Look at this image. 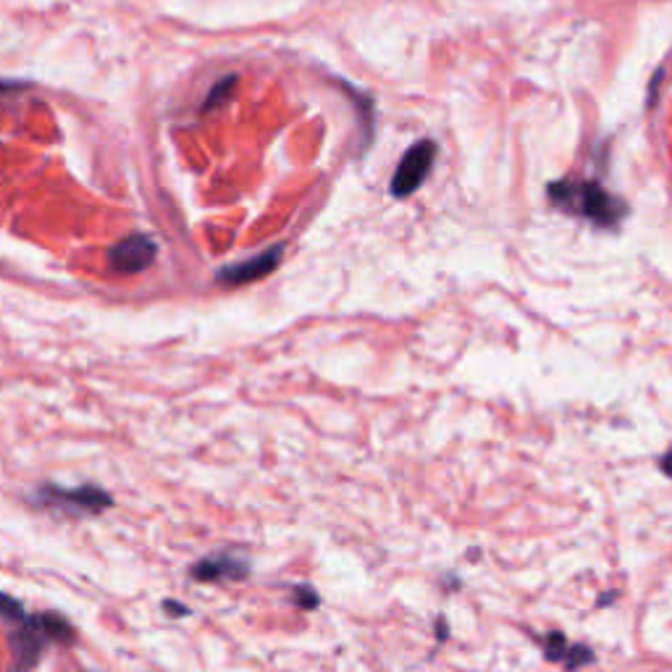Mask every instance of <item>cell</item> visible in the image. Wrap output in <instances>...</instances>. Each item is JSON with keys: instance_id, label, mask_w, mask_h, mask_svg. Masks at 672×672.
I'll return each instance as SVG.
<instances>
[{"instance_id": "cell-1", "label": "cell", "mask_w": 672, "mask_h": 672, "mask_svg": "<svg viewBox=\"0 0 672 672\" xmlns=\"http://www.w3.org/2000/svg\"><path fill=\"white\" fill-rule=\"evenodd\" d=\"M546 195H550L552 206H557L570 216H579L583 221L599 226V229H617L627 216L625 200H620L599 181H552L546 187Z\"/></svg>"}, {"instance_id": "cell-2", "label": "cell", "mask_w": 672, "mask_h": 672, "mask_svg": "<svg viewBox=\"0 0 672 672\" xmlns=\"http://www.w3.org/2000/svg\"><path fill=\"white\" fill-rule=\"evenodd\" d=\"M48 644H53V639H50L42 615L24 617V623H19L17 631L9 633V652H11L13 672L34 670V664L40 662V654L46 652Z\"/></svg>"}, {"instance_id": "cell-3", "label": "cell", "mask_w": 672, "mask_h": 672, "mask_svg": "<svg viewBox=\"0 0 672 672\" xmlns=\"http://www.w3.org/2000/svg\"><path fill=\"white\" fill-rule=\"evenodd\" d=\"M436 160V145L434 140H421L415 142L411 150L405 152L399 160L397 171L389 181V189L394 197H411L421 189L423 181L428 179L431 166Z\"/></svg>"}, {"instance_id": "cell-4", "label": "cell", "mask_w": 672, "mask_h": 672, "mask_svg": "<svg viewBox=\"0 0 672 672\" xmlns=\"http://www.w3.org/2000/svg\"><path fill=\"white\" fill-rule=\"evenodd\" d=\"M38 500L50 507H66L77 515H100L113 504V496L103 492L98 486H77V488H63V486H40Z\"/></svg>"}, {"instance_id": "cell-5", "label": "cell", "mask_w": 672, "mask_h": 672, "mask_svg": "<svg viewBox=\"0 0 672 672\" xmlns=\"http://www.w3.org/2000/svg\"><path fill=\"white\" fill-rule=\"evenodd\" d=\"M284 258V245H274L268 250H263L255 258L231 263V266H224L216 271V284L221 287H243V284H253L266 279L268 274H274L279 268V263Z\"/></svg>"}, {"instance_id": "cell-6", "label": "cell", "mask_w": 672, "mask_h": 672, "mask_svg": "<svg viewBox=\"0 0 672 672\" xmlns=\"http://www.w3.org/2000/svg\"><path fill=\"white\" fill-rule=\"evenodd\" d=\"M158 255V243L150 234H129L121 243H116L108 250V266L116 274H140L152 266Z\"/></svg>"}, {"instance_id": "cell-7", "label": "cell", "mask_w": 672, "mask_h": 672, "mask_svg": "<svg viewBox=\"0 0 672 672\" xmlns=\"http://www.w3.org/2000/svg\"><path fill=\"white\" fill-rule=\"evenodd\" d=\"M250 573V565L237 554H208L189 567V575L197 583H218V581H243Z\"/></svg>"}, {"instance_id": "cell-8", "label": "cell", "mask_w": 672, "mask_h": 672, "mask_svg": "<svg viewBox=\"0 0 672 672\" xmlns=\"http://www.w3.org/2000/svg\"><path fill=\"white\" fill-rule=\"evenodd\" d=\"M538 644H542V652H544V656L550 662H560V664H565V660H567V654H570V641L565 639V635L562 633H546V635H542V639H538Z\"/></svg>"}, {"instance_id": "cell-9", "label": "cell", "mask_w": 672, "mask_h": 672, "mask_svg": "<svg viewBox=\"0 0 672 672\" xmlns=\"http://www.w3.org/2000/svg\"><path fill=\"white\" fill-rule=\"evenodd\" d=\"M234 85H237V77H224V79H218V82L210 87V92H208V98H206V103H202V111H214V108H218V106H224V100L229 98L231 95V90H234Z\"/></svg>"}, {"instance_id": "cell-10", "label": "cell", "mask_w": 672, "mask_h": 672, "mask_svg": "<svg viewBox=\"0 0 672 672\" xmlns=\"http://www.w3.org/2000/svg\"><path fill=\"white\" fill-rule=\"evenodd\" d=\"M0 607H3V617L9 620V623H13V625L24 623V607H21V604L11 594L0 596Z\"/></svg>"}, {"instance_id": "cell-11", "label": "cell", "mask_w": 672, "mask_h": 672, "mask_svg": "<svg viewBox=\"0 0 672 672\" xmlns=\"http://www.w3.org/2000/svg\"><path fill=\"white\" fill-rule=\"evenodd\" d=\"M295 604L299 610H316L320 604L318 591L310 589V586H297L295 589Z\"/></svg>"}, {"instance_id": "cell-12", "label": "cell", "mask_w": 672, "mask_h": 672, "mask_svg": "<svg viewBox=\"0 0 672 672\" xmlns=\"http://www.w3.org/2000/svg\"><path fill=\"white\" fill-rule=\"evenodd\" d=\"M660 471H662L668 478H672V449H670V452H664V455L660 457Z\"/></svg>"}, {"instance_id": "cell-13", "label": "cell", "mask_w": 672, "mask_h": 672, "mask_svg": "<svg viewBox=\"0 0 672 672\" xmlns=\"http://www.w3.org/2000/svg\"><path fill=\"white\" fill-rule=\"evenodd\" d=\"M164 610L166 612H171V615H187V607H181V604H177V602H171V599H168V602L164 604Z\"/></svg>"}, {"instance_id": "cell-14", "label": "cell", "mask_w": 672, "mask_h": 672, "mask_svg": "<svg viewBox=\"0 0 672 672\" xmlns=\"http://www.w3.org/2000/svg\"><path fill=\"white\" fill-rule=\"evenodd\" d=\"M436 635H439V641H444L449 635V627H447V620L439 617V623H436Z\"/></svg>"}]
</instances>
